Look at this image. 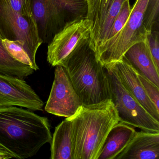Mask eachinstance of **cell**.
Masks as SVG:
<instances>
[{"instance_id": "1", "label": "cell", "mask_w": 159, "mask_h": 159, "mask_svg": "<svg viewBox=\"0 0 159 159\" xmlns=\"http://www.w3.org/2000/svg\"><path fill=\"white\" fill-rule=\"evenodd\" d=\"M52 138L47 117L21 107H0V144L15 158L35 156L43 145L51 144Z\"/></svg>"}, {"instance_id": "2", "label": "cell", "mask_w": 159, "mask_h": 159, "mask_svg": "<svg viewBox=\"0 0 159 159\" xmlns=\"http://www.w3.org/2000/svg\"><path fill=\"white\" fill-rule=\"evenodd\" d=\"M67 118L72 122L73 159H98L108 134L120 121L111 99L81 105Z\"/></svg>"}, {"instance_id": "3", "label": "cell", "mask_w": 159, "mask_h": 159, "mask_svg": "<svg viewBox=\"0 0 159 159\" xmlns=\"http://www.w3.org/2000/svg\"><path fill=\"white\" fill-rule=\"evenodd\" d=\"M63 66L82 105H94L111 99L107 70L98 60L90 39L71 53Z\"/></svg>"}, {"instance_id": "4", "label": "cell", "mask_w": 159, "mask_h": 159, "mask_svg": "<svg viewBox=\"0 0 159 159\" xmlns=\"http://www.w3.org/2000/svg\"><path fill=\"white\" fill-rule=\"evenodd\" d=\"M43 43H49L69 21L86 17L85 0H30Z\"/></svg>"}, {"instance_id": "5", "label": "cell", "mask_w": 159, "mask_h": 159, "mask_svg": "<svg viewBox=\"0 0 159 159\" xmlns=\"http://www.w3.org/2000/svg\"><path fill=\"white\" fill-rule=\"evenodd\" d=\"M149 0H136L127 22L114 39L99 46L96 57L106 69H110L121 59L134 44L144 41L148 34L143 23L144 14Z\"/></svg>"}, {"instance_id": "6", "label": "cell", "mask_w": 159, "mask_h": 159, "mask_svg": "<svg viewBox=\"0 0 159 159\" xmlns=\"http://www.w3.org/2000/svg\"><path fill=\"white\" fill-rule=\"evenodd\" d=\"M106 70L110 84L111 99L117 110L119 122L146 132L159 133V122L129 93L113 69Z\"/></svg>"}, {"instance_id": "7", "label": "cell", "mask_w": 159, "mask_h": 159, "mask_svg": "<svg viewBox=\"0 0 159 159\" xmlns=\"http://www.w3.org/2000/svg\"><path fill=\"white\" fill-rule=\"evenodd\" d=\"M0 35L3 39L19 42L33 63L38 65L36 54L43 41L33 16L0 8Z\"/></svg>"}, {"instance_id": "8", "label": "cell", "mask_w": 159, "mask_h": 159, "mask_svg": "<svg viewBox=\"0 0 159 159\" xmlns=\"http://www.w3.org/2000/svg\"><path fill=\"white\" fill-rule=\"evenodd\" d=\"M91 24L86 17L66 23L49 43L47 60L53 67L64 65L71 53L90 39Z\"/></svg>"}, {"instance_id": "9", "label": "cell", "mask_w": 159, "mask_h": 159, "mask_svg": "<svg viewBox=\"0 0 159 159\" xmlns=\"http://www.w3.org/2000/svg\"><path fill=\"white\" fill-rule=\"evenodd\" d=\"M81 105L66 69L62 66H57L45 111L56 116L69 118L76 113Z\"/></svg>"}, {"instance_id": "10", "label": "cell", "mask_w": 159, "mask_h": 159, "mask_svg": "<svg viewBox=\"0 0 159 159\" xmlns=\"http://www.w3.org/2000/svg\"><path fill=\"white\" fill-rule=\"evenodd\" d=\"M44 102L25 80L0 73V107L16 106L43 111Z\"/></svg>"}, {"instance_id": "11", "label": "cell", "mask_w": 159, "mask_h": 159, "mask_svg": "<svg viewBox=\"0 0 159 159\" xmlns=\"http://www.w3.org/2000/svg\"><path fill=\"white\" fill-rule=\"evenodd\" d=\"M111 68L114 70L120 81L129 93L152 118L159 122V111L146 93L138 73L134 69L124 57Z\"/></svg>"}, {"instance_id": "12", "label": "cell", "mask_w": 159, "mask_h": 159, "mask_svg": "<svg viewBox=\"0 0 159 159\" xmlns=\"http://www.w3.org/2000/svg\"><path fill=\"white\" fill-rule=\"evenodd\" d=\"M159 133L136 132L115 159H159Z\"/></svg>"}, {"instance_id": "13", "label": "cell", "mask_w": 159, "mask_h": 159, "mask_svg": "<svg viewBox=\"0 0 159 159\" xmlns=\"http://www.w3.org/2000/svg\"><path fill=\"white\" fill-rule=\"evenodd\" d=\"M123 57L139 74L159 87V69L154 64L145 41L131 46Z\"/></svg>"}, {"instance_id": "14", "label": "cell", "mask_w": 159, "mask_h": 159, "mask_svg": "<svg viewBox=\"0 0 159 159\" xmlns=\"http://www.w3.org/2000/svg\"><path fill=\"white\" fill-rule=\"evenodd\" d=\"M133 126L119 122L110 131L98 159H115L134 135Z\"/></svg>"}, {"instance_id": "15", "label": "cell", "mask_w": 159, "mask_h": 159, "mask_svg": "<svg viewBox=\"0 0 159 159\" xmlns=\"http://www.w3.org/2000/svg\"><path fill=\"white\" fill-rule=\"evenodd\" d=\"M51 159H73L72 125L66 118L55 130L51 143Z\"/></svg>"}, {"instance_id": "16", "label": "cell", "mask_w": 159, "mask_h": 159, "mask_svg": "<svg viewBox=\"0 0 159 159\" xmlns=\"http://www.w3.org/2000/svg\"><path fill=\"white\" fill-rule=\"evenodd\" d=\"M85 1L87 4L86 17L91 24L90 44L95 50L105 16L113 0Z\"/></svg>"}, {"instance_id": "17", "label": "cell", "mask_w": 159, "mask_h": 159, "mask_svg": "<svg viewBox=\"0 0 159 159\" xmlns=\"http://www.w3.org/2000/svg\"><path fill=\"white\" fill-rule=\"evenodd\" d=\"M2 39L0 35V73L23 80L32 75L35 70L14 58L2 44Z\"/></svg>"}, {"instance_id": "18", "label": "cell", "mask_w": 159, "mask_h": 159, "mask_svg": "<svg viewBox=\"0 0 159 159\" xmlns=\"http://www.w3.org/2000/svg\"><path fill=\"white\" fill-rule=\"evenodd\" d=\"M2 43L9 53L17 61L32 68L35 71L39 69L30 59L25 48L19 42L2 39Z\"/></svg>"}, {"instance_id": "19", "label": "cell", "mask_w": 159, "mask_h": 159, "mask_svg": "<svg viewBox=\"0 0 159 159\" xmlns=\"http://www.w3.org/2000/svg\"><path fill=\"white\" fill-rule=\"evenodd\" d=\"M125 1V0H113L111 2V5L107 12L103 25L101 27L97 44L95 49V52L98 48L102 43H104L106 40L111 26L115 17L120 11L123 4Z\"/></svg>"}, {"instance_id": "20", "label": "cell", "mask_w": 159, "mask_h": 159, "mask_svg": "<svg viewBox=\"0 0 159 159\" xmlns=\"http://www.w3.org/2000/svg\"><path fill=\"white\" fill-rule=\"evenodd\" d=\"M131 11V8L130 7L129 0H125L123 4L120 11L115 17L111 26L106 40L102 44L111 40L120 33L127 22Z\"/></svg>"}, {"instance_id": "21", "label": "cell", "mask_w": 159, "mask_h": 159, "mask_svg": "<svg viewBox=\"0 0 159 159\" xmlns=\"http://www.w3.org/2000/svg\"><path fill=\"white\" fill-rule=\"evenodd\" d=\"M159 0H149L143 19L148 33L152 30H159Z\"/></svg>"}, {"instance_id": "22", "label": "cell", "mask_w": 159, "mask_h": 159, "mask_svg": "<svg viewBox=\"0 0 159 159\" xmlns=\"http://www.w3.org/2000/svg\"><path fill=\"white\" fill-rule=\"evenodd\" d=\"M0 8L25 15L33 16L30 0H0Z\"/></svg>"}, {"instance_id": "23", "label": "cell", "mask_w": 159, "mask_h": 159, "mask_svg": "<svg viewBox=\"0 0 159 159\" xmlns=\"http://www.w3.org/2000/svg\"><path fill=\"white\" fill-rule=\"evenodd\" d=\"M154 64L159 69V30H152L148 33L145 40Z\"/></svg>"}, {"instance_id": "24", "label": "cell", "mask_w": 159, "mask_h": 159, "mask_svg": "<svg viewBox=\"0 0 159 159\" xmlns=\"http://www.w3.org/2000/svg\"><path fill=\"white\" fill-rule=\"evenodd\" d=\"M138 75L146 93L159 111V87L144 76Z\"/></svg>"}, {"instance_id": "25", "label": "cell", "mask_w": 159, "mask_h": 159, "mask_svg": "<svg viewBox=\"0 0 159 159\" xmlns=\"http://www.w3.org/2000/svg\"><path fill=\"white\" fill-rule=\"evenodd\" d=\"M15 158L12 153L0 144V159H9Z\"/></svg>"}]
</instances>
